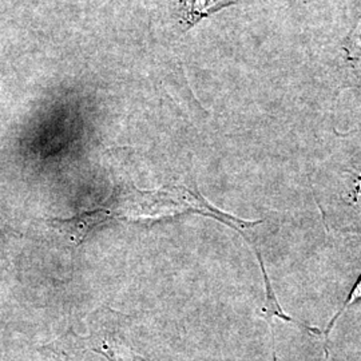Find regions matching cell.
I'll list each match as a JSON object with an SVG mask.
<instances>
[{
  "mask_svg": "<svg viewBox=\"0 0 361 361\" xmlns=\"http://www.w3.org/2000/svg\"><path fill=\"white\" fill-rule=\"evenodd\" d=\"M361 298V276L360 279L357 280V283L356 285L353 286V289H352V292H350V295H349L348 300H347V302L344 304V307L340 310V312L336 314L335 317L331 320V323H329V326H328V329L325 331V338L328 337V335L331 334V331H332V328H334V324H335L336 320L338 319V316L344 312L345 310H348L349 307L352 305V304H355L356 301H359Z\"/></svg>",
  "mask_w": 361,
  "mask_h": 361,
  "instance_id": "cell-3",
  "label": "cell"
},
{
  "mask_svg": "<svg viewBox=\"0 0 361 361\" xmlns=\"http://www.w3.org/2000/svg\"><path fill=\"white\" fill-rule=\"evenodd\" d=\"M240 0H180V19L185 31Z\"/></svg>",
  "mask_w": 361,
  "mask_h": 361,
  "instance_id": "cell-1",
  "label": "cell"
},
{
  "mask_svg": "<svg viewBox=\"0 0 361 361\" xmlns=\"http://www.w3.org/2000/svg\"><path fill=\"white\" fill-rule=\"evenodd\" d=\"M99 352H102L104 356H107L111 361H145L142 357L131 353L129 349L123 348L121 345H113L109 343H104Z\"/></svg>",
  "mask_w": 361,
  "mask_h": 361,
  "instance_id": "cell-2",
  "label": "cell"
}]
</instances>
